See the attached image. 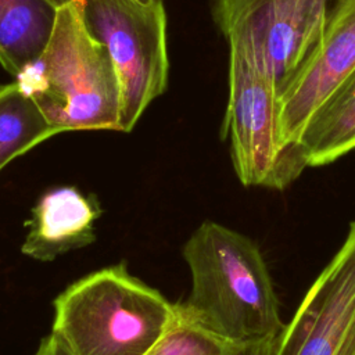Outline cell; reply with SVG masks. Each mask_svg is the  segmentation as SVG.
<instances>
[{
	"mask_svg": "<svg viewBox=\"0 0 355 355\" xmlns=\"http://www.w3.org/2000/svg\"><path fill=\"white\" fill-rule=\"evenodd\" d=\"M191 287L176 302L189 323L230 345L277 337L284 323L259 247L214 220L202 222L183 244Z\"/></svg>",
	"mask_w": 355,
	"mask_h": 355,
	"instance_id": "cell-1",
	"label": "cell"
},
{
	"mask_svg": "<svg viewBox=\"0 0 355 355\" xmlns=\"http://www.w3.org/2000/svg\"><path fill=\"white\" fill-rule=\"evenodd\" d=\"M15 82L58 133L119 132V79L108 50L86 26L82 0L58 8L47 46Z\"/></svg>",
	"mask_w": 355,
	"mask_h": 355,
	"instance_id": "cell-2",
	"label": "cell"
},
{
	"mask_svg": "<svg viewBox=\"0 0 355 355\" xmlns=\"http://www.w3.org/2000/svg\"><path fill=\"white\" fill-rule=\"evenodd\" d=\"M178 318L176 304L121 262L58 294L51 333L72 355H148Z\"/></svg>",
	"mask_w": 355,
	"mask_h": 355,
	"instance_id": "cell-3",
	"label": "cell"
},
{
	"mask_svg": "<svg viewBox=\"0 0 355 355\" xmlns=\"http://www.w3.org/2000/svg\"><path fill=\"white\" fill-rule=\"evenodd\" d=\"M230 140L241 184L283 190L308 166L300 144L280 136V101L270 75L241 43H229V96L222 139Z\"/></svg>",
	"mask_w": 355,
	"mask_h": 355,
	"instance_id": "cell-4",
	"label": "cell"
},
{
	"mask_svg": "<svg viewBox=\"0 0 355 355\" xmlns=\"http://www.w3.org/2000/svg\"><path fill=\"white\" fill-rule=\"evenodd\" d=\"M87 29L110 53L121 85L119 132H130L168 85L162 0H82Z\"/></svg>",
	"mask_w": 355,
	"mask_h": 355,
	"instance_id": "cell-5",
	"label": "cell"
},
{
	"mask_svg": "<svg viewBox=\"0 0 355 355\" xmlns=\"http://www.w3.org/2000/svg\"><path fill=\"white\" fill-rule=\"evenodd\" d=\"M227 43L247 46L270 75L279 98L316 50L327 0H215Z\"/></svg>",
	"mask_w": 355,
	"mask_h": 355,
	"instance_id": "cell-6",
	"label": "cell"
},
{
	"mask_svg": "<svg viewBox=\"0 0 355 355\" xmlns=\"http://www.w3.org/2000/svg\"><path fill=\"white\" fill-rule=\"evenodd\" d=\"M273 355H355V220L284 324Z\"/></svg>",
	"mask_w": 355,
	"mask_h": 355,
	"instance_id": "cell-7",
	"label": "cell"
},
{
	"mask_svg": "<svg viewBox=\"0 0 355 355\" xmlns=\"http://www.w3.org/2000/svg\"><path fill=\"white\" fill-rule=\"evenodd\" d=\"M354 68L355 0H336L316 50L279 98L284 144H298L312 114Z\"/></svg>",
	"mask_w": 355,
	"mask_h": 355,
	"instance_id": "cell-8",
	"label": "cell"
},
{
	"mask_svg": "<svg viewBox=\"0 0 355 355\" xmlns=\"http://www.w3.org/2000/svg\"><path fill=\"white\" fill-rule=\"evenodd\" d=\"M101 209L93 196L73 186L47 190L32 208L21 252L32 259L49 262L83 248L96 240V220Z\"/></svg>",
	"mask_w": 355,
	"mask_h": 355,
	"instance_id": "cell-9",
	"label": "cell"
},
{
	"mask_svg": "<svg viewBox=\"0 0 355 355\" xmlns=\"http://www.w3.org/2000/svg\"><path fill=\"white\" fill-rule=\"evenodd\" d=\"M298 144L308 166L327 165L355 148V68L312 114Z\"/></svg>",
	"mask_w": 355,
	"mask_h": 355,
	"instance_id": "cell-10",
	"label": "cell"
},
{
	"mask_svg": "<svg viewBox=\"0 0 355 355\" xmlns=\"http://www.w3.org/2000/svg\"><path fill=\"white\" fill-rule=\"evenodd\" d=\"M57 11L50 0H0V64L14 78L47 46Z\"/></svg>",
	"mask_w": 355,
	"mask_h": 355,
	"instance_id": "cell-11",
	"label": "cell"
},
{
	"mask_svg": "<svg viewBox=\"0 0 355 355\" xmlns=\"http://www.w3.org/2000/svg\"><path fill=\"white\" fill-rule=\"evenodd\" d=\"M55 135L58 132L15 80L0 87V171Z\"/></svg>",
	"mask_w": 355,
	"mask_h": 355,
	"instance_id": "cell-12",
	"label": "cell"
},
{
	"mask_svg": "<svg viewBox=\"0 0 355 355\" xmlns=\"http://www.w3.org/2000/svg\"><path fill=\"white\" fill-rule=\"evenodd\" d=\"M233 347L186 322L179 315L172 329L148 355H227Z\"/></svg>",
	"mask_w": 355,
	"mask_h": 355,
	"instance_id": "cell-13",
	"label": "cell"
},
{
	"mask_svg": "<svg viewBox=\"0 0 355 355\" xmlns=\"http://www.w3.org/2000/svg\"><path fill=\"white\" fill-rule=\"evenodd\" d=\"M277 337L257 341V343L234 345L227 355H273Z\"/></svg>",
	"mask_w": 355,
	"mask_h": 355,
	"instance_id": "cell-14",
	"label": "cell"
},
{
	"mask_svg": "<svg viewBox=\"0 0 355 355\" xmlns=\"http://www.w3.org/2000/svg\"><path fill=\"white\" fill-rule=\"evenodd\" d=\"M33 355H72L67 347L61 343V340L50 333L49 336L43 337L36 352Z\"/></svg>",
	"mask_w": 355,
	"mask_h": 355,
	"instance_id": "cell-15",
	"label": "cell"
},
{
	"mask_svg": "<svg viewBox=\"0 0 355 355\" xmlns=\"http://www.w3.org/2000/svg\"><path fill=\"white\" fill-rule=\"evenodd\" d=\"M57 8H60V7H62V6H65V4H68V3H71L72 0H50Z\"/></svg>",
	"mask_w": 355,
	"mask_h": 355,
	"instance_id": "cell-16",
	"label": "cell"
},
{
	"mask_svg": "<svg viewBox=\"0 0 355 355\" xmlns=\"http://www.w3.org/2000/svg\"><path fill=\"white\" fill-rule=\"evenodd\" d=\"M137 1H140V3H150V1H153V0H137Z\"/></svg>",
	"mask_w": 355,
	"mask_h": 355,
	"instance_id": "cell-17",
	"label": "cell"
}]
</instances>
